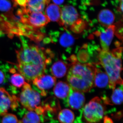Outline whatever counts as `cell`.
<instances>
[{
  "mask_svg": "<svg viewBox=\"0 0 123 123\" xmlns=\"http://www.w3.org/2000/svg\"><path fill=\"white\" fill-rule=\"evenodd\" d=\"M33 85L41 91L42 96H46L47 92L45 90L52 88L55 85L56 78L51 75H43L36 78L33 81Z\"/></svg>",
  "mask_w": 123,
  "mask_h": 123,
  "instance_id": "cell-10",
  "label": "cell"
},
{
  "mask_svg": "<svg viewBox=\"0 0 123 123\" xmlns=\"http://www.w3.org/2000/svg\"><path fill=\"white\" fill-rule=\"evenodd\" d=\"M53 92L55 96L59 98L65 99L68 96L70 87L68 83L59 81L55 85Z\"/></svg>",
  "mask_w": 123,
  "mask_h": 123,
  "instance_id": "cell-15",
  "label": "cell"
},
{
  "mask_svg": "<svg viewBox=\"0 0 123 123\" xmlns=\"http://www.w3.org/2000/svg\"><path fill=\"white\" fill-rule=\"evenodd\" d=\"M17 116L12 114H6L4 115L1 120V123H18Z\"/></svg>",
  "mask_w": 123,
  "mask_h": 123,
  "instance_id": "cell-25",
  "label": "cell"
},
{
  "mask_svg": "<svg viewBox=\"0 0 123 123\" xmlns=\"http://www.w3.org/2000/svg\"><path fill=\"white\" fill-rule=\"evenodd\" d=\"M113 90L111 101H109L108 104L120 105L123 102V85Z\"/></svg>",
  "mask_w": 123,
  "mask_h": 123,
  "instance_id": "cell-20",
  "label": "cell"
},
{
  "mask_svg": "<svg viewBox=\"0 0 123 123\" xmlns=\"http://www.w3.org/2000/svg\"><path fill=\"white\" fill-rule=\"evenodd\" d=\"M10 81L11 84L16 88H21L25 83V78L20 74L15 73L11 76Z\"/></svg>",
  "mask_w": 123,
  "mask_h": 123,
  "instance_id": "cell-23",
  "label": "cell"
},
{
  "mask_svg": "<svg viewBox=\"0 0 123 123\" xmlns=\"http://www.w3.org/2000/svg\"><path fill=\"white\" fill-rule=\"evenodd\" d=\"M68 69V66L65 63L62 61H58L52 65L51 72L55 78H60L66 75Z\"/></svg>",
  "mask_w": 123,
  "mask_h": 123,
  "instance_id": "cell-17",
  "label": "cell"
},
{
  "mask_svg": "<svg viewBox=\"0 0 123 123\" xmlns=\"http://www.w3.org/2000/svg\"><path fill=\"white\" fill-rule=\"evenodd\" d=\"M66 99L68 105L75 110H82L85 101V98L82 92L75 90L71 87L68 96Z\"/></svg>",
  "mask_w": 123,
  "mask_h": 123,
  "instance_id": "cell-9",
  "label": "cell"
},
{
  "mask_svg": "<svg viewBox=\"0 0 123 123\" xmlns=\"http://www.w3.org/2000/svg\"><path fill=\"white\" fill-rule=\"evenodd\" d=\"M44 49L35 45L24 44L16 51L18 70L29 82L44 74L51 61Z\"/></svg>",
  "mask_w": 123,
  "mask_h": 123,
  "instance_id": "cell-1",
  "label": "cell"
},
{
  "mask_svg": "<svg viewBox=\"0 0 123 123\" xmlns=\"http://www.w3.org/2000/svg\"><path fill=\"white\" fill-rule=\"evenodd\" d=\"M18 98L11 95L5 88H0V117L7 114L9 109H16L18 106Z\"/></svg>",
  "mask_w": 123,
  "mask_h": 123,
  "instance_id": "cell-7",
  "label": "cell"
},
{
  "mask_svg": "<svg viewBox=\"0 0 123 123\" xmlns=\"http://www.w3.org/2000/svg\"><path fill=\"white\" fill-rule=\"evenodd\" d=\"M118 10L120 12H123V1L120 2L119 5L118 7Z\"/></svg>",
  "mask_w": 123,
  "mask_h": 123,
  "instance_id": "cell-31",
  "label": "cell"
},
{
  "mask_svg": "<svg viewBox=\"0 0 123 123\" xmlns=\"http://www.w3.org/2000/svg\"><path fill=\"white\" fill-rule=\"evenodd\" d=\"M95 68L92 64L74 62L67 75V80L70 87L82 93L90 91L94 87Z\"/></svg>",
  "mask_w": 123,
  "mask_h": 123,
  "instance_id": "cell-2",
  "label": "cell"
},
{
  "mask_svg": "<svg viewBox=\"0 0 123 123\" xmlns=\"http://www.w3.org/2000/svg\"><path fill=\"white\" fill-rule=\"evenodd\" d=\"M50 1V0H29L26 8L31 12H42Z\"/></svg>",
  "mask_w": 123,
  "mask_h": 123,
  "instance_id": "cell-16",
  "label": "cell"
},
{
  "mask_svg": "<svg viewBox=\"0 0 123 123\" xmlns=\"http://www.w3.org/2000/svg\"><path fill=\"white\" fill-rule=\"evenodd\" d=\"M98 18V22L101 25L107 27L114 23L115 16L111 10L108 9H104L99 12Z\"/></svg>",
  "mask_w": 123,
  "mask_h": 123,
  "instance_id": "cell-13",
  "label": "cell"
},
{
  "mask_svg": "<svg viewBox=\"0 0 123 123\" xmlns=\"http://www.w3.org/2000/svg\"><path fill=\"white\" fill-rule=\"evenodd\" d=\"M52 0L54 3V4L58 6L63 4L64 0Z\"/></svg>",
  "mask_w": 123,
  "mask_h": 123,
  "instance_id": "cell-29",
  "label": "cell"
},
{
  "mask_svg": "<svg viewBox=\"0 0 123 123\" xmlns=\"http://www.w3.org/2000/svg\"><path fill=\"white\" fill-rule=\"evenodd\" d=\"M80 18L77 10L73 6L66 5L61 9V26L70 28Z\"/></svg>",
  "mask_w": 123,
  "mask_h": 123,
  "instance_id": "cell-8",
  "label": "cell"
},
{
  "mask_svg": "<svg viewBox=\"0 0 123 123\" xmlns=\"http://www.w3.org/2000/svg\"><path fill=\"white\" fill-rule=\"evenodd\" d=\"M23 106L29 111H34L39 106L41 102L40 95L34 90L30 84L25 82L23 86L22 91L18 98Z\"/></svg>",
  "mask_w": 123,
  "mask_h": 123,
  "instance_id": "cell-6",
  "label": "cell"
},
{
  "mask_svg": "<svg viewBox=\"0 0 123 123\" xmlns=\"http://www.w3.org/2000/svg\"><path fill=\"white\" fill-rule=\"evenodd\" d=\"M61 9L59 6L51 4L47 6L45 10V13L50 21L58 23L60 25L61 23Z\"/></svg>",
  "mask_w": 123,
  "mask_h": 123,
  "instance_id": "cell-12",
  "label": "cell"
},
{
  "mask_svg": "<svg viewBox=\"0 0 123 123\" xmlns=\"http://www.w3.org/2000/svg\"><path fill=\"white\" fill-rule=\"evenodd\" d=\"M14 6L12 2L10 0H0V11L6 14L5 16L12 18Z\"/></svg>",
  "mask_w": 123,
  "mask_h": 123,
  "instance_id": "cell-19",
  "label": "cell"
},
{
  "mask_svg": "<svg viewBox=\"0 0 123 123\" xmlns=\"http://www.w3.org/2000/svg\"><path fill=\"white\" fill-rule=\"evenodd\" d=\"M118 0L120 2H121V1H123V0Z\"/></svg>",
  "mask_w": 123,
  "mask_h": 123,
  "instance_id": "cell-33",
  "label": "cell"
},
{
  "mask_svg": "<svg viewBox=\"0 0 123 123\" xmlns=\"http://www.w3.org/2000/svg\"><path fill=\"white\" fill-rule=\"evenodd\" d=\"M18 123H22L21 121H20H20H18Z\"/></svg>",
  "mask_w": 123,
  "mask_h": 123,
  "instance_id": "cell-32",
  "label": "cell"
},
{
  "mask_svg": "<svg viewBox=\"0 0 123 123\" xmlns=\"http://www.w3.org/2000/svg\"><path fill=\"white\" fill-rule=\"evenodd\" d=\"M122 48L110 51L101 50L98 54V59L109 78L110 89L114 90L117 85H123L120 73L122 70L121 63Z\"/></svg>",
  "mask_w": 123,
  "mask_h": 123,
  "instance_id": "cell-3",
  "label": "cell"
},
{
  "mask_svg": "<svg viewBox=\"0 0 123 123\" xmlns=\"http://www.w3.org/2000/svg\"><path fill=\"white\" fill-rule=\"evenodd\" d=\"M5 79V74L2 70H0V84H1L4 82Z\"/></svg>",
  "mask_w": 123,
  "mask_h": 123,
  "instance_id": "cell-27",
  "label": "cell"
},
{
  "mask_svg": "<svg viewBox=\"0 0 123 123\" xmlns=\"http://www.w3.org/2000/svg\"><path fill=\"white\" fill-rule=\"evenodd\" d=\"M58 119L61 123H73L75 120V115L71 110L64 109L59 113Z\"/></svg>",
  "mask_w": 123,
  "mask_h": 123,
  "instance_id": "cell-18",
  "label": "cell"
},
{
  "mask_svg": "<svg viewBox=\"0 0 123 123\" xmlns=\"http://www.w3.org/2000/svg\"><path fill=\"white\" fill-rule=\"evenodd\" d=\"M39 115L34 111H29L23 116L21 121L22 123H41Z\"/></svg>",
  "mask_w": 123,
  "mask_h": 123,
  "instance_id": "cell-21",
  "label": "cell"
},
{
  "mask_svg": "<svg viewBox=\"0 0 123 123\" xmlns=\"http://www.w3.org/2000/svg\"><path fill=\"white\" fill-rule=\"evenodd\" d=\"M104 123H113L111 119L107 116H106L104 118Z\"/></svg>",
  "mask_w": 123,
  "mask_h": 123,
  "instance_id": "cell-30",
  "label": "cell"
},
{
  "mask_svg": "<svg viewBox=\"0 0 123 123\" xmlns=\"http://www.w3.org/2000/svg\"><path fill=\"white\" fill-rule=\"evenodd\" d=\"M82 111H81V113L80 116L78 117L76 119L75 121H74V122H73V123H84L82 120Z\"/></svg>",
  "mask_w": 123,
  "mask_h": 123,
  "instance_id": "cell-28",
  "label": "cell"
},
{
  "mask_svg": "<svg viewBox=\"0 0 123 123\" xmlns=\"http://www.w3.org/2000/svg\"><path fill=\"white\" fill-rule=\"evenodd\" d=\"M116 28V26L115 25H111L100 33L101 50L104 51H109V47L114 37Z\"/></svg>",
  "mask_w": 123,
  "mask_h": 123,
  "instance_id": "cell-11",
  "label": "cell"
},
{
  "mask_svg": "<svg viewBox=\"0 0 123 123\" xmlns=\"http://www.w3.org/2000/svg\"><path fill=\"white\" fill-rule=\"evenodd\" d=\"M14 7L19 6L21 8H26L29 0H11Z\"/></svg>",
  "mask_w": 123,
  "mask_h": 123,
  "instance_id": "cell-26",
  "label": "cell"
},
{
  "mask_svg": "<svg viewBox=\"0 0 123 123\" xmlns=\"http://www.w3.org/2000/svg\"><path fill=\"white\" fill-rule=\"evenodd\" d=\"M105 108L99 98H94L85 106L82 111V115L87 123H97L103 118Z\"/></svg>",
  "mask_w": 123,
  "mask_h": 123,
  "instance_id": "cell-5",
  "label": "cell"
},
{
  "mask_svg": "<svg viewBox=\"0 0 123 123\" xmlns=\"http://www.w3.org/2000/svg\"><path fill=\"white\" fill-rule=\"evenodd\" d=\"M75 39L72 35L68 32H65L61 36L60 38V44L64 47L72 46L74 43Z\"/></svg>",
  "mask_w": 123,
  "mask_h": 123,
  "instance_id": "cell-22",
  "label": "cell"
},
{
  "mask_svg": "<svg viewBox=\"0 0 123 123\" xmlns=\"http://www.w3.org/2000/svg\"><path fill=\"white\" fill-rule=\"evenodd\" d=\"M109 81V78L105 72L96 67L94 79V86L100 88H105L108 85Z\"/></svg>",
  "mask_w": 123,
  "mask_h": 123,
  "instance_id": "cell-14",
  "label": "cell"
},
{
  "mask_svg": "<svg viewBox=\"0 0 123 123\" xmlns=\"http://www.w3.org/2000/svg\"><path fill=\"white\" fill-rule=\"evenodd\" d=\"M17 15L20 22L27 26L35 29L43 27L50 22L47 16L43 13L31 12L26 8L18 9Z\"/></svg>",
  "mask_w": 123,
  "mask_h": 123,
  "instance_id": "cell-4",
  "label": "cell"
},
{
  "mask_svg": "<svg viewBox=\"0 0 123 123\" xmlns=\"http://www.w3.org/2000/svg\"><path fill=\"white\" fill-rule=\"evenodd\" d=\"M86 27V23L80 18L75 24H74L70 29L72 31L76 33H81Z\"/></svg>",
  "mask_w": 123,
  "mask_h": 123,
  "instance_id": "cell-24",
  "label": "cell"
}]
</instances>
